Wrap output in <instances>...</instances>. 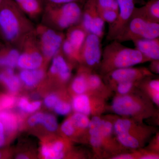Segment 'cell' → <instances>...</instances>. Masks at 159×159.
Here are the masks:
<instances>
[{
  "instance_id": "6da1fadb",
  "label": "cell",
  "mask_w": 159,
  "mask_h": 159,
  "mask_svg": "<svg viewBox=\"0 0 159 159\" xmlns=\"http://www.w3.org/2000/svg\"><path fill=\"white\" fill-rule=\"evenodd\" d=\"M35 26L13 0H2L0 7V39L4 43L19 50L26 38L34 32Z\"/></svg>"
},
{
  "instance_id": "7a4b0ae2",
  "label": "cell",
  "mask_w": 159,
  "mask_h": 159,
  "mask_svg": "<svg viewBox=\"0 0 159 159\" xmlns=\"http://www.w3.org/2000/svg\"><path fill=\"white\" fill-rule=\"evenodd\" d=\"M149 61L135 48H128L116 40L106 46L99 68L105 74L116 69L132 67Z\"/></svg>"
},
{
  "instance_id": "3957f363",
  "label": "cell",
  "mask_w": 159,
  "mask_h": 159,
  "mask_svg": "<svg viewBox=\"0 0 159 159\" xmlns=\"http://www.w3.org/2000/svg\"><path fill=\"white\" fill-rule=\"evenodd\" d=\"M82 12L78 2L56 5L44 3L40 23L57 31H64L80 22Z\"/></svg>"
},
{
  "instance_id": "277c9868",
  "label": "cell",
  "mask_w": 159,
  "mask_h": 159,
  "mask_svg": "<svg viewBox=\"0 0 159 159\" xmlns=\"http://www.w3.org/2000/svg\"><path fill=\"white\" fill-rule=\"evenodd\" d=\"M159 37V23L151 20L136 7L126 25L116 39L120 42Z\"/></svg>"
},
{
  "instance_id": "5b68a950",
  "label": "cell",
  "mask_w": 159,
  "mask_h": 159,
  "mask_svg": "<svg viewBox=\"0 0 159 159\" xmlns=\"http://www.w3.org/2000/svg\"><path fill=\"white\" fill-rule=\"evenodd\" d=\"M34 34L45 65L47 66L52 58L61 51L65 33L40 23L35 26Z\"/></svg>"
},
{
  "instance_id": "8992f818",
  "label": "cell",
  "mask_w": 159,
  "mask_h": 159,
  "mask_svg": "<svg viewBox=\"0 0 159 159\" xmlns=\"http://www.w3.org/2000/svg\"><path fill=\"white\" fill-rule=\"evenodd\" d=\"M19 50L17 67L20 70H34L43 67L47 68L39 47L34 31L26 38Z\"/></svg>"
},
{
  "instance_id": "52a82bcc",
  "label": "cell",
  "mask_w": 159,
  "mask_h": 159,
  "mask_svg": "<svg viewBox=\"0 0 159 159\" xmlns=\"http://www.w3.org/2000/svg\"><path fill=\"white\" fill-rule=\"evenodd\" d=\"M88 34L79 23L66 30L61 51L73 65L80 64V50Z\"/></svg>"
},
{
  "instance_id": "ba28073f",
  "label": "cell",
  "mask_w": 159,
  "mask_h": 159,
  "mask_svg": "<svg viewBox=\"0 0 159 159\" xmlns=\"http://www.w3.org/2000/svg\"><path fill=\"white\" fill-rule=\"evenodd\" d=\"M101 39L88 33L80 51V65L93 70L100 65L102 57Z\"/></svg>"
},
{
  "instance_id": "9c48e42d",
  "label": "cell",
  "mask_w": 159,
  "mask_h": 159,
  "mask_svg": "<svg viewBox=\"0 0 159 159\" xmlns=\"http://www.w3.org/2000/svg\"><path fill=\"white\" fill-rule=\"evenodd\" d=\"M79 24L88 33L96 34L102 39L105 23L98 13L95 0H85Z\"/></svg>"
},
{
  "instance_id": "30bf717a",
  "label": "cell",
  "mask_w": 159,
  "mask_h": 159,
  "mask_svg": "<svg viewBox=\"0 0 159 159\" xmlns=\"http://www.w3.org/2000/svg\"><path fill=\"white\" fill-rule=\"evenodd\" d=\"M46 78L49 81L64 84L72 77L73 65L66 59L61 51L51 60Z\"/></svg>"
},
{
  "instance_id": "8fae6325",
  "label": "cell",
  "mask_w": 159,
  "mask_h": 159,
  "mask_svg": "<svg viewBox=\"0 0 159 159\" xmlns=\"http://www.w3.org/2000/svg\"><path fill=\"white\" fill-rule=\"evenodd\" d=\"M119 12L115 21L109 25L106 39H116L126 25L133 13L135 8V0H117Z\"/></svg>"
},
{
  "instance_id": "7c38bea8",
  "label": "cell",
  "mask_w": 159,
  "mask_h": 159,
  "mask_svg": "<svg viewBox=\"0 0 159 159\" xmlns=\"http://www.w3.org/2000/svg\"><path fill=\"white\" fill-rule=\"evenodd\" d=\"M153 74L145 68L132 67L116 69L105 74V78L111 84H116L126 81H139Z\"/></svg>"
},
{
  "instance_id": "4fadbf2b",
  "label": "cell",
  "mask_w": 159,
  "mask_h": 159,
  "mask_svg": "<svg viewBox=\"0 0 159 159\" xmlns=\"http://www.w3.org/2000/svg\"><path fill=\"white\" fill-rule=\"evenodd\" d=\"M112 108L118 115L129 116L136 115L142 110V107L135 98L129 95H124L115 98Z\"/></svg>"
},
{
  "instance_id": "5bb4252c",
  "label": "cell",
  "mask_w": 159,
  "mask_h": 159,
  "mask_svg": "<svg viewBox=\"0 0 159 159\" xmlns=\"http://www.w3.org/2000/svg\"><path fill=\"white\" fill-rule=\"evenodd\" d=\"M135 48L149 61L159 60V37L141 39L132 41Z\"/></svg>"
},
{
  "instance_id": "9a60e30c",
  "label": "cell",
  "mask_w": 159,
  "mask_h": 159,
  "mask_svg": "<svg viewBox=\"0 0 159 159\" xmlns=\"http://www.w3.org/2000/svg\"><path fill=\"white\" fill-rule=\"evenodd\" d=\"M47 68L43 67L34 70H20L19 77L22 84L33 88L43 82L47 74Z\"/></svg>"
},
{
  "instance_id": "2e32d148",
  "label": "cell",
  "mask_w": 159,
  "mask_h": 159,
  "mask_svg": "<svg viewBox=\"0 0 159 159\" xmlns=\"http://www.w3.org/2000/svg\"><path fill=\"white\" fill-rule=\"evenodd\" d=\"M20 50L16 47L3 43L0 47V70L17 67Z\"/></svg>"
},
{
  "instance_id": "e0dca14e",
  "label": "cell",
  "mask_w": 159,
  "mask_h": 159,
  "mask_svg": "<svg viewBox=\"0 0 159 159\" xmlns=\"http://www.w3.org/2000/svg\"><path fill=\"white\" fill-rule=\"evenodd\" d=\"M13 1L31 20H36L41 16L44 6L43 0Z\"/></svg>"
},
{
  "instance_id": "ac0fdd59",
  "label": "cell",
  "mask_w": 159,
  "mask_h": 159,
  "mask_svg": "<svg viewBox=\"0 0 159 159\" xmlns=\"http://www.w3.org/2000/svg\"><path fill=\"white\" fill-rule=\"evenodd\" d=\"M0 83L12 93L18 92L22 85L18 74H16L14 69L11 68L0 70Z\"/></svg>"
},
{
  "instance_id": "d6986e66",
  "label": "cell",
  "mask_w": 159,
  "mask_h": 159,
  "mask_svg": "<svg viewBox=\"0 0 159 159\" xmlns=\"http://www.w3.org/2000/svg\"><path fill=\"white\" fill-rule=\"evenodd\" d=\"M102 119L98 116H94L90 120L89 133L91 145L96 148L101 147L105 138L102 135L101 125Z\"/></svg>"
},
{
  "instance_id": "ffe728a7",
  "label": "cell",
  "mask_w": 159,
  "mask_h": 159,
  "mask_svg": "<svg viewBox=\"0 0 159 159\" xmlns=\"http://www.w3.org/2000/svg\"><path fill=\"white\" fill-rule=\"evenodd\" d=\"M64 143L61 141H55L50 144H43L41 154L46 159H60L65 156Z\"/></svg>"
},
{
  "instance_id": "44dd1931",
  "label": "cell",
  "mask_w": 159,
  "mask_h": 159,
  "mask_svg": "<svg viewBox=\"0 0 159 159\" xmlns=\"http://www.w3.org/2000/svg\"><path fill=\"white\" fill-rule=\"evenodd\" d=\"M89 70L83 66H80L77 74L73 78L71 88L76 95L84 94L88 89L87 78Z\"/></svg>"
},
{
  "instance_id": "7402d4cb",
  "label": "cell",
  "mask_w": 159,
  "mask_h": 159,
  "mask_svg": "<svg viewBox=\"0 0 159 159\" xmlns=\"http://www.w3.org/2000/svg\"><path fill=\"white\" fill-rule=\"evenodd\" d=\"M0 122L4 125L6 132L9 133H14L18 129V117L8 110L0 111Z\"/></svg>"
},
{
  "instance_id": "603a6c76",
  "label": "cell",
  "mask_w": 159,
  "mask_h": 159,
  "mask_svg": "<svg viewBox=\"0 0 159 159\" xmlns=\"http://www.w3.org/2000/svg\"><path fill=\"white\" fill-rule=\"evenodd\" d=\"M72 108L76 112L88 116L92 112L89 97L85 94L76 95L72 100Z\"/></svg>"
},
{
  "instance_id": "cb8c5ba5",
  "label": "cell",
  "mask_w": 159,
  "mask_h": 159,
  "mask_svg": "<svg viewBox=\"0 0 159 159\" xmlns=\"http://www.w3.org/2000/svg\"><path fill=\"white\" fill-rule=\"evenodd\" d=\"M139 8L148 19L159 23V0H149L144 6Z\"/></svg>"
},
{
  "instance_id": "d4e9b609",
  "label": "cell",
  "mask_w": 159,
  "mask_h": 159,
  "mask_svg": "<svg viewBox=\"0 0 159 159\" xmlns=\"http://www.w3.org/2000/svg\"><path fill=\"white\" fill-rule=\"evenodd\" d=\"M116 135L118 141L125 147L136 148L140 146L139 140L135 137L129 134V131L117 134Z\"/></svg>"
},
{
  "instance_id": "484cf974",
  "label": "cell",
  "mask_w": 159,
  "mask_h": 159,
  "mask_svg": "<svg viewBox=\"0 0 159 159\" xmlns=\"http://www.w3.org/2000/svg\"><path fill=\"white\" fill-rule=\"evenodd\" d=\"M70 119L76 129H86L89 128L90 120L88 116L80 113L76 112Z\"/></svg>"
},
{
  "instance_id": "4316f807",
  "label": "cell",
  "mask_w": 159,
  "mask_h": 159,
  "mask_svg": "<svg viewBox=\"0 0 159 159\" xmlns=\"http://www.w3.org/2000/svg\"><path fill=\"white\" fill-rule=\"evenodd\" d=\"M87 79L88 89H98L103 86V84L101 77L93 73V70H89Z\"/></svg>"
},
{
  "instance_id": "83f0119b",
  "label": "cell",
  "mask_w": 159,
  "mask_h": 159,
  "mask_svg": "<svg viewBox=\"0 0 159 159\" xmlns=\"http://www.w3.org/2000/svg\"><path fill=\"white\" fill-rule=\"evenodd\" d=\"M42 125L47 130L51 132L56 131L58 128L57 118L52 114H45Z\"/></svg>"
},
{
  "instance_id": "f1b7e54d",
  "label": "cell",
  "mask_w": 159,
  "mask_h": 159,
  "mask_svg": "<svg viewBox=\"0 0 159 159\" xmlns=\"http://www.w3.org/2000/svg\"><path fill=\"white\" fill-rule=\"evenodd\" d=\"M16 99L11 94H4L0 96V107L3 110H9L15 105Z\"/></svg>"
},
{
  "instance_id": "f546056e",
  "label": "cell",
  "mask_w": 159,
  "mask_h": 159,
  "mask_svg": "<svg viewBox=\"0 0 159 159\" xmlns=\"http://www.w3.org/2000/svg\"><path fill=\"white\" fill-rule=\"evenodd\" d=\"M98 13L104 22L110 25L115 21L118 16L119 11L113 9H97Z\"/></svg>"
},
{
  "instance_id": "4dcf8cb0",
  "label": "cell",
  "mask_w": 159,
  "mask_h": 159,
  "mask_svg": "<svg viewBox=\"0 0 159 159\" xmlns=\"http://www.w3.org/2000/svg\"><path fill=\"white\" fill-rule=\"evenodd\" d=\"M95 4L97 9H111L119 11L117 0H95Z\"/></svg>"
},
{
  "instance_id": "1f68e13d",
  "label": "cell",
  "mask_w": 159,
  "mask_h": 159,
  "mask_svg": "<svg viewBox=\"0 0 159 159\" xmlns=\"http://www.w3.org/2000/svg\"><path fill=\"white\" fill-rule=\"evenodd\" d=\"M72 108V105L70 103L60 99L53 109L57 115L66 116L70 112Z\"/></svg>"
},
{
  "instance_id": "d6a6232c",
  "label": "cell",
  "mask_w": 159,
  "mask_h": 159,
  "mask_svg": "<svg viewBox=\"0 0 159 159\" xmlns=\"http://www.w3.org/2000/svg\"><path fill=\"white\" fill-rule=\"evenodd\" d=\"M138 82L139 81H126L118 83L116 84L117 91L121 95H126Z\"/></svg>"
},
{
  "instance_id": "836d02e7",
  "label": "cell",
  "mask_w": 159,
  "mask_h": 159,
  "mask_svg": "<svg viewBox=\"0 0 159 159\" xmlns=\"http://www.w3.org/2000/svg\"><path fill=\"white\" fill-rule=\"evenodd\" d=\"M61 129L63 133L68 137H71L74 135L76 131V128H75L70 118L66 119L63 122L61 127Z\"/></svg>"
},
{
  "instance_id": "e575fe53",
  "label": "cell",
  "mask_w": 159,
  "mask_h": 159,
  "mask_svg": "<svg viewBox=\"0 0 159 159\" xmlns=\"http://www.w3.org/2000/svg\"><path fill=\"white\" fill-rule=\"evenodd\" d=\"M44 116L45 113H35L29 117L28 121V124L31 127H34L40 124H42Z\"/></svg>"
},
{
  "instance_id": "d590c367",
  "label": "cell",
  "mask_w": 159,
  "mask_h": 159,
  "mask_svg": "<svg viewBox=\"0 0 159 159\" xmlns=\"http://www.w3.org/2000/svg\"><path fill=\"white\" fill-rule=\"evenodd\" d=\"M148 89H150L151 97L159 94V80L158 79L151 80L144 82Z\"/></svg>"
},
{
  "instance_id": "8d00e7d4",
  "label": "cell",
  "mask_w": 159,
  "mask_h": 159,
  "mask_svg": "<svg viewBox=\"0 0 159 159\" xmlns=\"http://www.w3.org/2000/svg\"><path fill=\"white\" fill-rule=\"evenodd\" d=\"M60 99L57 94H49L45 97L44 104L47 108L53 109Z\"/></svg>"
},
{
  "instance_id": "74e56055",
  "label": "cell",
  "mask_w": 159,
  "mask_h": 159,
  "mask_svg": "<svg viewBox=\"0 0 159 159\" xmlns=\"http://www.w3.org/2000/svg\"><path fill=\"white\" fill-rule=\"evenodd\" d=\"M42 105V102L40 101L36 100L33 102H28L26 106L24 112L27 113H33L38 110Z\"/></svg>"
},
{
  "instance_id": "f35d334b",
  "label": "cell",
  "mask_w": 159,
  "mask_h": 159,
  "mask_svg": "<svg viewBox=\"0 0 159 159\" xmlns=\"http://www.w3.org/2000/svg\"><path fill=\"white\" fill-rule=\"evenodd\" d=\"M82 0H44V3L51 4V5H61L71 2H81Z\"/></svg>"
},
{
  "instance_id": "ab89813d",
  "label": "cell",
  "mask_w": 159,
  "mask_h": 159,
  "mask_svg": "<svg viewBox=\"0 0 159 159\" xmlns=\"http://www.w3.org/2000/svg\"><path fill=\"white\" fill-rule=\"evenodd\" d=\"M6 130L2 123L0 122V148L2 147L6 143Z\"/></svg>"
},
{
  "instance_id": "60d3db41",
  "label": "cell",
  "mask_w": 159,
  "mask_h": 159,
  "mask_svg": "<svg viewBox=\"0 0 159 159\" xmlns=\"http://www.w3.org/2000/svg\"><path fill=\"white\" fill-rule=\"evenodd\" d=\"M150 65V72L159 74V60H154L151 61Z\"/></svg>"
},
{
  "instance_id": "b9f144b4",
  "label": "cell",
  "mask_w": 159,
  "mask_h": 159,
  "mask_svg": "<svg viewBox=\"0 0 159 159\" xmlns=\"http://www.w3.org/2000/svg\"><path fill=\"white\" fill-rule=\"evenodd\" d=\"M29 102V99L26 97H22L18 101L19 108L22 111L25 112L26 106Z\"/></svg>"
},
{
  "instance_id": "7bdbcfd3",
  "label": "cell",
  "mask_w": 159,
  "mask_h": 159,
  "mask_svg": "<svg viewBox=\"0 0 159 159\" xmlns=\"http://www.w3.org/2000/svg\"><path fill=\"white\" fill-rule=\"evenodd\" d=\"M134 157L129 154H124L119 155L114 157L113 159H133Z\"/></svg>"
},
{
  "instance_id": "ee69618b",
  "label": "cell",
  "mask_w": 159,
  "mask_h": 159,
  "mask_svg": "<svg viewBox=\"0 0 159 159\" xmlns=\"http://www.w3.org/2000/svg\"><path fill=\"white\" fill-rule=\"evenodd\" d=\"M159 157L157 155L152 154H149L145 155L143 156L140 158V159H158Z\"/></svg>"
},
{
  "instance_id": "f6af8a7d",
  "label": "cell",
  "mask_w": 159,
  "mask_h": 159,
  "mask_svg": "<svg viewBox=\"0 0 159 159\" xmlns=\"http://www.w3.org/2000/svg\"><path fill=\"white\" fill-rule=\"evenodd\" d=\"M16 158L18 159H29V157L26 155L24 154H19L16 157Z\"/></svg>"
},
{
  "instance_id": "bcb514c9",
  "label": "cell",
  "mask_w": 159,
  "mask_h": 159,
  "mask_svg": "<svg viewBox=\"0 0 159 159\" xmlns=\"http://www.w3.org/2000/svg\"><path fill=\"white\" fill-rule=\"evenodd\" d=\"M3 43H4L2 41L1 39H0V47H1V46L2 45Z\"/></svg>"
},
{
  "instance_id": "7dc6e473",
  "label": "cell",
  "mask_w": 159,
  "mask_h": 159,
  "mask_svg": "<svg viewBox=\"0 0 159 159\" xmlns=\"http://www.w3.org/2000/svg\"><path fill=\"white\" fill-rule=\"evenodd\" d=\"M2 153L0 151V159L2 158Z\"/></svg>"
},
{
  "instance_id": "c3c4849f",
  "label": "cell",
  "mask_w": 159,
  "mask_h": 159,
  "mask_svg": "<svg viewBox=\"0 0 159 159\" xmlns=\"http://www.w3.org/2000/svg\"><path fill=\"white\" fill-rule=\"evenodd\" d=\"M2 0H0V7H1V5H2Z\"/></svg>"
},
{
  "instance_id": "681fc988",
  "label": "cell",
  "mask_w": 159,
  "mask_h": 159,
  "mask_svg": "<svg viewBox=\"0 0 159 159\" xmlns=\"http://www.w3.org/2000/svg\"><path fill=\"white\" fill-rule=\"evenodd\" d=\"M1 107H0V110H1Z\"/></svg>"
},
{
  "instance_id": "f907efd6",
  "label": "cell",
  "mask_w": 159,
  "mask_h": 159,
  "mask_svg": "<svg viewBox=\"0 0 159 159\" xmlns=\"http://www.w3.org/2000/svg\"><path fill=\"white\" fill-rule=\"evenodd\" d=\"M43 1H44V0H43Z\"/></svg>"
}]
</instances>
